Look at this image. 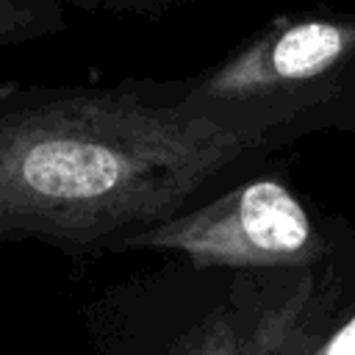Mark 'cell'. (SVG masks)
<instances>
[{"instance_id":"cell-7","label":"cell","mask_w":355,"mask_h":355,"mask_svg":"<svg viewBox=\"0 0 355 355\" xmlns=\"http://www.w3.org/2000/svg\"><path fill=\"white\" fill-rule=\"evenodd\" d=\"M64 6H75L80 11H108V14H130V17H161L178 6H189L197 0H61Z\"/></svg>"},{"instance_id":"cell-1","label":"cell","mask_w":355,"mask_h":355,"mask_svg":"<svg viewBox=\"0 0 355 355\" xmlns=\"http://www.w3.org/2000/svg\"><path fill=\"white\" fill-rule=\"evenodd\" d=\"M308 136L294 122L191 111L178 78L0 83V241L122 252Z\"/></svg>"},{"instance_id":"cell-2","label":"cell","mask_w":355,"mask_h":355,"mask_svg":"<svg viewBox=\"0 0 355 355\" xmlns=\"http://www.w3.org/2000/svg\"><path fill=\"white\" fill-rule=\"evenodd\" d=\"M191 111L355 130V11L283 17L197 75L178 78Z\"/></svg>"},{"instance_id":"cell-6","label":"cell","mask_w":355,"mask_h":355,"mask_svg":"<svg viewBox=\"0 0 355 355\" xmlns=\"http://www.w3.org/2000/svg\"><path fill=\"white\" fill-rule=\"evenodd\" d=\"M297 355H355V286L316 319Z\"/></svg>"},{"instance_id":"cell-4","label":"cell","mask_w":355,"mask_h":355,"mask_svg":"<svg viewBox=\"0 0 355 355\" xmlns=\"http://www.w3.org/2000/svg\"><path fill=\"white\" fill-rule=\"evenodd\" d=\"M355 252L313 269L233 272V280L147 355H297L316 319L352 286Z\"/></svg>"},{"instance_id":"cell-3","label":"cell","mask_w":355,"mask_h":355,"mask_svg":"<svg viewBox=\"0 0 355 355\" xmlns=\"http://www.w3.org/2000/svg\"><path fill=\"white\" fill-rule=\"evenodd\" d=\"M122 252H169L194 269L288 272L327 266L355 252L352 230L316 214L266 166L208 202L147 227Z\"/></svg>"},{"instance_id":"cell-5","label":"cell","mask_w":355,"mask_h":355,"mask_svg":"<svg viewBox=\"0 0 355 355\" xmlns=\"http://www.w3.org/2000/svg\"><path fill=\"white\" fill-rule=\"evenodd\" d=\"M67 31L61 0H0V47L28 44Z\"/></svg>"}]
</instances>
